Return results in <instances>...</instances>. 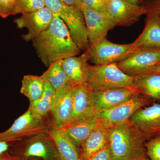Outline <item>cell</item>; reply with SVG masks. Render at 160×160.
I'll use <instances>...</instances> for the list:
<instances>
[{
	"instance_id": "1",
	"label": "cell",
	"mask_w": 160,
	"mask_h": 160,
	"mask_svg": "<svg viewBox=\"0 0 160 160\" xmlns=\"http://www.w3.org/2000/svg\"><path fill=\"white\" fill-rule=\"evenodd\" d=\"M32 41L38 56L47 67L81 52L66 24L54 14L49 27Z\"/></svg>"
},
{
	"instance_id": "2",
	"label": "cell",
	"mask_w": 160,
	"mask_h": 160,
	"mask_svg": "<svg viewBox=\"0 0 160 160\" xmlns=\"http://www.w3.org/2000/svg\"><path fill=\"white\" fill-rule=\"evenodd\" d=\"M108 130L112 160H132L145 154L146 139L132 126L129 120Z\"/></svg>"
},
{
	"instance_id": "3",
	"label": "cell",
	"mask_w": 160,
	"mask_h": 160,
	"mask_svg": "<svg viewBox=\"0 0 160 160\" xmlns=\"http://www.w3.org/2000/svg\"><path fill=\"white\" fill-rule=\"evenodd\" d=\"M134 76L129 75L117 63L88 65L86 85L93 91L120 88H133Z\"/></svg>"
},
{
	"instance_id": "4",
	"label": "cell",
	"mask_w": 160,
	"mask_h": 160,
	"mask_svg": "<svg viewBox=\"0 0 160 160\" xmlns=\"http://www.w3.org/2000/svg\"><path fill=\"white\" fill-rule=\"evenodd\" d=\"M52 128L50 116L43 117L28 108L9 129L0 132V141L14 143L40 133L49 132Z\"/></svg>"
},
{
	"instance_id": "5",
	"label": "cell",
	"mask_w": 160,
	"mask_h": 160,
	"mask_svg": "<svg viewBox=\"0 0 160 160\" xmlns=\"http://www.w3.org/2000/svg\"><path fill=\"white\" fill-rule=\"evenodd\" d=\"M46 7L61 18L80 50L86 51L89 43L85 18L80 7L67 6L61 0H44Z\"/></svg>"
},
{
	"instance_id": "6",
	"label": "cell",
	"mask_w": 160,
	"mask_h": 160,
	"mask_svg": "<svg viewBox=\"0 0 160 160\" xmlns=\"http://www.w3.org/2000/svg\"><path fill=\"white\" fill-rule=\"evenodd\" d=\"M49 132L40 133L12 143L9 152L21 160L31 157L39 158L44 160H61Z\"/></svg>"
},
{
	"instance_id": "7",
	"label": "cell",
	"mask_w": 160,
	"mask_h": 160,
	"mask_svg": "<svg viewBox=\"0 0 160 160\" xmlns=\"http://www.w3.org/2000/svg\"><path fill=\"white\" fill-rule=\"evenodd\" d=\"M138 48L134 42L116 44L106 38L95 46L87 49L90 60L95 65H108L117 63L129 57Z\"/></svg>"
},
{
	"instance_id": "8",
	"label": "cell",
	"mask_w": 160,
	"mask_h": 160,
	"mask_svg": "<svg viewBox=\"0 0 160 160\" xmlns=\"http://www.w3.org/2000/svg\"><path fill=\"white\" fill-rule=\"evenodd\" d=\"M149 103V99L138 96L114 107L96 111V117L100 124L109 130L119 123L129 120L138 109Z\"/></svg>"
},
{
	"instance_id": "9",
	"label": "cell",
	"mask_w": 160,
	"mask_h": 160,
	"mask_svg": "<svg viewBox=\"0 0 160 160\" xmlns=\"http://www.w3.org/2000/svg\"><path fill=\"white\" fill-rule=\"evenodd\" d=\"M145 5H132L125 0H107L105 13L116 26H129L137 22L140 17L147 13Z\"/></svg>"
},
{
	"instance_id": "10",
	"label": "cell",
	"mask_w": 160,
	"mask_h": 160,
	"mask_svg": "<svg viewBox=\"0 0 160 160\" xmlns=\"http://www.w3.org/2000/svg\"><path fill=\"white\" fill-rule=\"evenodd\" d=\"M160 62V49L139 48L117 65L126 74L135 76L142 74Z\"/></svg>"
},
{
	"instance_id": "11",
	"label": "cell",
	"mask_w": 160,
	"mask_h": 160,
	"mask_svg": "<svg viewBox=\"0 0 160 160\" xmlns=\"http://www.w3.org/2000/svg\"><path fill=\"white\" fill-rule=\"evenodd\" d=\"M53 14L47 7L32 12L22 14L13 20L18 29L26 28L28 32L22 38L26 42L32 41L49 27Z\"/></svg>"
},
{
	"instance_id": "12",
	"label": "cell",
	"mask_w": 160,
	"mask_h": 160,
	"mask_svg": "<svg viewBox=\"0 0 160 160\" xmlns=\"http://www.w3.org/2000/svg\"><path fill=\"white\" fill-rule=\"evenodd\" d=\"M146 106L135 112L129 121L146 140L160 134V104Z\"/></svg>"
},
{
	"instance_id": "13",
	"label": "cell",
	"mask_w": 160,
	"mask_h": 160,
	"mask_svg": "<svg viewBox=\"0 0 160 160\" xmlns=\"http://www.w3.org/2000/svg\"><path fill=\"white\" fill-rule=\"evenodd\" d=\"M80 8L86 22L89 46H95L106 38L109 30L116 26L104 12Z\"/></svg>"
},
{
	"instance_id": "14",
	"label": "cell",
	"mask_w": 160,
	"mask_h": 160,
	"mask_svg": "<svg viewBox=\"0 0 160 160\" xmlns=\"http://www.w3.org/2000/svg\"><path fill=\"white\" fill-rule=\"evenodd\" d=\"M73 88L67 85L55 91L50 113L53 128H62L69 122L72 111Z\"/></svg>"
},
{
	"instance_id": "15",
	"label": "cell",
	"mask_w": 160,
	"mask_h": 160,
	"mask_svg": "<svg viewBox=\"0 0 160 160\" xmlns=\"http://www.w3.org/2000/svg\"><path fill=\"white\" fill-rule=\"evenodd\" d=\"M139 95L132 88L93 91L92 103L96 111H100L120 105Z\"/></svg>"
},
{
	"instance_id": "16",
	"label": "cell",
	"mask_w": 160,
	"mask_h": 160,
	"mask_svg": "<svg viewBox=\"0 0 160 160\" xmlns=\"http://www.w3.org/2000/svg\"><path fill=\"white\" fill-rule=\"evenodd\" d=\"M89 60L88 50L79 56L62 60V67L68 78L69 86L74 88L86 84Z\"/></svg>"
},
{
	"instance_id": "17",
	"label": "cell",
	"mask_w": 160,
	"mask_h": 160,
	"mask_svg": "<svg viewBox=\"0 0 160 160\" xmlns=\"http://www.w3.org/2000/svg\"><path fill=\"white\" fill-rule=\"evenodd\" d=\"M92 91L86 84L73 88L72 111L69 122L96 116V111L92 103Z\"/></svg>"
},
{
	"instance_id": "18",
	"label": "cell",
	"mask_w": 160,
	"mask_h": 160,
	"mask_svg": "<svg viewBox=\"0 0 160 160\" xmlns=\"http://www.w3.org/2000/svg\"><path fill=\"white\" fill-rule=\"evenodd\" d=\"M146 7L148 12L145 27L133 42L137 48L160 49V18L153 9Z\"/></svg>"
},
{
	"instance_id": "19",
	"label": "cell",
	"mask_w": 160,
	"mask_h": 160,
	"mask_svg": "<svg viewBox=\"0 0 160 160\" xmlns=\"http://www.w3.org/2000/svg\"><path fill=\"white\" fill-rule=\"evenodd\" d=\"M98 124L96 117L81 118L66 124L62 128L79 150L85 140Z\"/></svg>"
},
{
	"instance_id": "20",
	"label": "cell",
	"mask_w": 160,
	"mask_h": 160,
	"mask_svg": "<svg viewBox=\"0 0 160 160\" xmlns=\"http://www.w3.org/2000/svg\"><path fill=\"white\" fill-rule=\"evenodd\" d=\"M108 130L98 122L79 149L81 160L88 159L91 156L109 145Z\"/></svg>"
},
{
	"instance_id": "21",
	"label": "cell",
	"mask_w": 160,
	"mask_h": 160,
	"mask_svg": "<svg viewBox=\"0 0 160 160\" xmlns=\"http://www.w3.org/2000/svg\"><path fill=\"white\" fill-rule=\"evenodd\" d=\"M134 88L140 95L160 102V74L147 73L134 76Z\"/></svg>"
},
{
	"instance_id": "22",
	"label": "cell",
	"mask_w": 160,
	"mask_h": 160,
	"mask_svg": "<svg viewBox=\"0 0 160 160\" xmlns=\"http://www.w3.org/2000/svg\"><path fill=\"white\" fill-rule=\"evenodd\" d=\"M49 132L61 160H81L79 149L62 128L53 127Z\"/></svg>"
},
{
	"instance_id": "23",
	"label": "cell",
	"mask_w": 160,
	"mask_h": 160,
	"mask_svg": "<svg viewBox=\"0 0 160 160\" xmlns=\"http://www.w3.org/2000/svg\"><path fill=\"white\" fill-rule=\"evenodd\" d=\"M46 81L38 76L26 75L23 76L20 92L25 95L30 102L39 99L45 89Z\"/></svg>"
},
{
	"instance_id": "24",
	"label": "cell",
	"mask_w": 160,
	"mask_h": 160,
	"mask_svg": "<svg viewBox=\"0 0 160 160\" xmlns=\"http://www.w3.org/2000/svg\"><path fill=\"white\" fill-rule=\"evenodd\" d=\"M48 67L41 76L52 86L55 91L69 85L68 78L62 67V60L54 62Z\"/></svg>"
},
{
	"instance_id": "25",
	"label": "cell",
	"mask_w": 160,
	"mask_h": 160,
	"mask_svg": "<svg viewBox=\"0 0 160 160\" xmlns=\"http://www.w3.org/2000/svg\"><path fill=\"white\" fill-rule=\"evenodd\" d=\"M55 92L54 88L46 81L45 89L42 96L37 101L30 102L29 109L43 117L50 116Z\"/></svg>"
},
{
	"instance_id": "26",
	"label": "cell",
	"mask_w": 160,
	"mask_h": 160,
	"mask_svg": "<svg viewBox=\"0 0 160 160\" xmlns=\"http://www.w3.org/2000/svg\"><path fill=\"white\" fill-rule=\"evenodd\" d=\"M46 7L44 0H18L15 15L32 12Z\"/></svg>"
},
{
	"instance_id": "27",
	"label": "cell",
	"mask_w": 160,
	"mask_h": 160,
	"mask_svg": "<svg viewBox=\"0 0 160 160\" xmlns=\"http://www.w3.org/2000/svg\"><path fill=\"white\" fill-rule=\"evenodd\" d=\"M146 154L150 160H160V134L145 143Z\"/></svg>"
},
{
	"instance_id": "28",
	"label": "cell",
	"mask_w": 160,
	"mask_h": 160,
	"mask_svg": "<svg viewBox=\"0 0 160 160\" xmlns=\"http://www.w3.org/2000/svg\"><path fill=\"white\" fill-rule=\"evenodd\" d=\"M18 0H0V17L6 18L15 15V9Z\"/></svg>"
},
{
	"instance_id": "29",
	"label": "cell",
	"mask_w": 160,
	"mask_h": 160,
	"mask_svg": "<svg viewBox=\"0 0 160 160\" xmlns=\"http://www.w3.org/2000/svg\"><path fill=\"white\" fill-rule=\"evenodd\" d=\"M106 0H82L81 6L100 12L105 13Z\"/></svg>"
},
{
	"instance_id": "30",
	"label": "cell",
	"mask_w": 160,
	"mask_h": 160,
	"mask_svg": "<svg viewBox=\"0 0 160 160\" xmlns=\"http://www.w3.org/2000/svg\"><path fill=\"white\" fill-rule=\"evenodd\" d=\"M86 160H112V155L109 144L92 155Z\"/></svg>"
},
{
	"instance_id": "31",
	"label": "cell",
	"mask_w": 160,
	"mask_h": 160,
	"mask_svg": "<svg viewBox=\"0 0 160 160\" xmlns=\"http://www.w3.org/2000/svg\"><path fill=\"white\" fill-rule=\"evenodd\" d=\"M143 5L153 9L160 18V0H144Z\"/></svg>"
},
{
	"instance_id": "32",
	"label": "cell",
	"mask_w": 160,
	"mask_h": 160,
	"mask_svg": "<svg viewBox=\"0 0 160 160\" xmlns=\"http://www.w3.org/2000/svg\"><path fill=\"white\" fill-rule=\"evenodd\" d=\"M147 73L160 74V62L155 65L154 66H152L149 69H147L142 74H147Z\"/></svg>"
},
{
	"instance_id": "33",
	"label": "cell",
	"mask_w": 160,
	"mask_h": 160,
	"mask_svg": "<svg viewBox=\"0 0 160 160\" xmlns=\"http://www.w3.org/2000/svg\"><path fill=\"white\" fill-rule=\"evenodd\" d=\"M63 3L67 6L72 7H80L82 0H61Z\"/></svg>"
},
{
	"instance_id": "34",
	"label": "cell",
	"mask_w": 160,
	"mask_h": 160,
	"mask_svg": "<svg viewBox=\"0 0 160 160\" xmlns=\"http://www.w3.org/2000/svg\"><path fill=\"white\" fill-rule=\"evenodd\" d=\"M12 143L0 141V154L9 152Z\"/></svg>"
},
{
	"instance_id": "35",
	"label": "cell",
	"mask_w": 160,
	"mask_h": 160,
	"mask_svg": "<svg viewBox=\"0 0 160 160\" xmlns=\"http://www.w3.org/2000/svg\"><path fill=\"white\" fill-rule=\"evenodd\" d=\"M0 160H21L18 158L12 155L9 152L0 154Z\"/></svg>"
},
{
	"instance_id": "36",
	"label": "cell",
	"mask_w": 160,
	"mask_h": 160,
	"mask_svg": "<svg viewBox=\"0 0 160 160\" xmlns=\"http://www.w3.org/2000/svg\"><path fill=\"white\" fill-rule=\"evenodd\" d=\"M125 1L132 5H138V6L141 5V4L144 2V0H125Z\"/></svg>"
},
{
	"instance_id": "37",
	"label": "cell",
	"mask_w": 160,
	"mask_h": 160,
	"mask_svg": "<svg viewBox=\"0 0 160 160\" xmlns=\"http://www.w3.org/2000/svg\"><path fill=\"white\" fill-rule=\"evenodd\" d=\"M133 160H149L146 158V154L142 155L138 157L135 158L133 159Z\"/></svg>"
},
{
	"instance_id": "38",
	"label": "cell",
	"mask_w": 160,
	"mask_h": 160,
	"mask_svg": "<svg viewBox=\"0 0 160 160\" xmlns=\"http://www.w3.org/2000/svg\"><path fill=\"white\" fill-rule=\"evenodd\" d=\"M26 160H44L43 159L41 158H39L31 157L29 158Z\"/></svg>"
},
{
	"instance_id": "39",
	"label": "cell",
	"mask_w": 160,
	"mask_h": 160,
	"mask_svg": "<svg viewBox=\"0 0 160 160\" xmlns=\"http://www.w3.org/2000/svg\"></svg>"
},
{
	"instance_id": "40",
	"label": "cell",
	"mask_w": 160,
	"mask_h": 160,
	"mask_svg": "<svg viewBox=\"0 0 160 160\" xmlns=\"http://www.w3.org/2000/svg\"><path fill=\"white\" fill-rule=\"evenodd\" d=\"M106 1H107V0H106Z\"/></svg>"
}]
</instances>
